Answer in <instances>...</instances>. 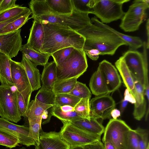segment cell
Returning <instances> with one entry per match:
<instances>
[{"mask_svg": "<svg viewBox=\"0 0 149 149\" xmlns=\"http://www.w3.org/2000/svg\"><path fill=\"white\" fill-rule=\"evenodd\" d=\"M43 25L44 38L41 52L51 54L69 47L83 49L85 39L77 32L58 24L48 23Z\"/></svg>", "mask_w": 149, "mask_h": 149, "instance_id": "obj_1", "label": "cell"}, {"mask_svg": "<svg viewBox=\"0 0 149 149\" xmlns=\"http://www.w3.org/2000/svg\"><path fill=\"white\" fill-rule=\"evenodd\" d=\"M77 32L85 39L84 51L93 49L99 52L100 55H113L120 46L127 45L112 32L91 23Z\"/></svg>", "mask_w": 149, "mask_h": 149, "instance_id": "obj_2", "label": "cell"}, {"mask_svg": "<svg viewBox=\"0 0 149 149\" xmlns=\"http://www.w3.org/2000/svg\"><path fill=\"white\" fill-rule=\"evenodd\" d=\"M143 53L136 50L129 49L122 56L132 75L144 86L145 95L149 100L148 63L146 42H143Z\"/></svg>", "mask_w": 149, "mask_h": 149, "instance_id": "obj_3", "label": "cell"}, {"mask_svg": "<svg viewBox=\"0 0 149 149\" xmlns=\"http://www.w3.org/2000/svg\"><path fill=\"white\" fill-rule=\"evenodd\" d=\"M88 67L86 55L83 49L74 48L68 58L57 66L56 82L74 78H78Z\"/></svg>", "mask_w": 149, "mask_h": 149, "instance_id": "obj_4", "label": "cell"}, {"mask_svg": "<svg viewBox=\"0 0 149 149\" xmlns=\"http://www.w3.org/2000/svg\"><path fill=\"white\" fill-rule=\"evenodd\" d=\"M31 18L42 15H70L73 11L71 0H31L29 3Z\"/></svg>", "mask_w": 149, "mask_h": 149, "instance_id": "obj_5", "label": "cell"}, {"mask_svg": "<svg viewBox=\"0 0 149 149\" xmlns=\"http://www.w3.org/2000/svg\"><path fill=\"white\" fill-rule=\"evenodd\" d=\"M130 0H93L91 13L100 19L103 23H109L121 19L124 12L123 4Z\"/></svg>", "mask_w": 149, "mask_h": 149, "instance_id": "obj_6", "label": "cell"}, {"mask_svg": "<svg viewBox=\"0 0 149 149\" xmlns=\"http://www.w3.org/2000/svg\"><path fill=\"white\" fill-rule=\"evenodd\" d=\"M0 116L15 123L22 119L18 110L17 90L15 86H0Z\"/></svg>", "mask_w": 149, "mask_h": 149, "instance_id": "obj_7", "label": "cell"}, {"mask_svg": "<svg viewBox=\"0 0 149 149\" xmlns=\"http://www.w3.org/2000/svg\"><path fill=\"white\" fill-rule=\"evenodd\" d=\"M88 14L73 10L70 15H45L33 19L39 20L42 24L49 23L58 24L77 32L91 23Z\"/></svg>", "mask_w": 149, "mask_h": 149, "instance_id": "obj_8", "label": "cell"}, {"mask_svg": "<svg viewBox=\"0 0 149 149\" xmlns=\"http://www.w3.org/2000/svg\"><path fill=\"white\" fill-rule=\"evenodd\" d=\"M149 0L134 1L121 18L120 28L126 32L137 30L146 18V11L149 8Z\"/></svg>", "mask_w": 149, "mask_h": 149, "instance_id": "obj_9", "label": "cell"}, {"mask_svg": "<svg viewBox=\"0 0 149 149\" xmlns=\"http://www.w3.org/2000/svg\"><path fill=\"white\" fill-rule=\"evenodd\" d=\"M131 129L124 121L111 119L105 128L103 142L109 141L114 145L116 149H126Z\"/></svg>", "mask_w": 149, "mask_h": 149, "instance_id": "obj_10", "label": "cell"}, {"mask_svg": "<svg viewBox=\"0 0 149 149\" xmlns=\"http://www.w3.org/2000/svg\"><path fill=\"white\" fill-rule=\"evenodd\" d=\"M59 132L62 139L70 147L83 146L101 140V136L90 133L69 121L62 122Z\"/></svg>", "mask_w": 149, "mask_h": 149, "instance_id": "obj_11", "label": "cell"}, {"mask_svg": "<svg viewBox=\"0 0 149 149\" xmlns=\"http://www.w3.org/2000/svg\"><path fill=\"white\" fill-rule=\"evenodd\" d=\"M91 118L104 120L110 118L116 103L109 94L95 96L90 101Z\"/></svg>", "mask_w": 149, "mask_h": 149, "instance_id": "obj_12", "label": "cell"}, {"mask_svg": "<svg viewBox=\"0 0 149 149\" xmlns=\"http://www.w3.org/2000/svg\"><path fill=\"white\" fill-rule=\"evenodd\" d=\"M21 31L20 29L12 32L0 35V52L11 59L17 55L22 45Z\"/></svg>", "mask_w": 149, "mask_h": 149, "instance_id": "obj_13", "label": "cell"}, {"mask_svg": "<svg viewBox=\"0 0 149 149\" xmlns=\"http://www.w3.org/2000/svg\"><path fill=\"white\" fill-rule=\"evenodd\" d=\"M0 129L15 137L21 144L27 147L36 144L35 141L29 136V127L15 124L1 117Z\"/></svg>", "mask_w": 149, "mask_h": 149, "instance_id": "obj_14", "label": "cell"}, {"mask_svg": "<svg viewBox=\"0 0 149 149\" xmlns=\"http://www.w3.org/2000/svg\"><path fill=\"white\" fill-rule=\"evenodd\" d=\"M106 84L109 93H113L120 86V77L115 67L107 61L104 60L100 62L98 68Z\"/></svg>", "mask_w": 149, "mask_h": 149, "instance_id": "obj_15", "label": "cell"}, {"mask_svg": "<svg viewBox=\"0 0 149 149\" xmlns=\"http://www.w3.org/2000/svg\"><path fill=\"white\" fill-rule=\"evenodd\" d=\"M38 149H70V147L62 138L59 132H45L40 130Z\"/></svg>", "mask_w": 149, "mask_h": 149, "instance_id": "obj_16", "label": "cell"}, {"mask_svg": "<svg viewBox=\"0 0 149 149\" xmlns=\"http://www.w3.org/2000/svg\"><path fill=\"white\" fill-rule=\"evenodd\" d=\"M11 77L14 86L21 92L29 85V82L24 68L21 62L10 59Z\"/></svg>", "mask_w": 149, "mask_h": 149, "instance_id": "obj_17", "label": "cell"}, {"mask_svg": "<svg viewBox=\"0 0 149 149\" xmlns=\"http://www.w3.org/2000/svg\"><path fill=\"white\" fill-rule=\"evenodd\" d=\"M44 38L43 24L39 20L34 19L26 45L29 47L41 52Z\"/></svg>", "mask_w": 149, "mask_h": 149, "instance_id": "obj_18", "label": "cell"}, {"mask_svg": "<svg viewBox=\"0 0 149 149\" xmlns=\"http://www.w3.org/2000/svg\"><path fill=\"white\" fill-rule=\"evenodd\" d=\"M115 65L127 89L134 97L136 102L134 105H136L138 102V96L135 89L134 80L122 56L116 61Z\"/></svg>", "mask_w": 149, "mask_h": 149, "instance_id": "obj_19", "label": "cell"}, {"mask_svg": "<svg viewBox=\"0 0 149 149\" xmlns=\"http://www.w3.org/2000/svg\"><path fill=\"white\" fill-rule=\"evenodd\" d=\"M91 22L96 25L107 29L115 33L127 43L129 46V49L136 50L143 45V42L139 37L129 36L120 32L102 23L95 17L91 19Z\"/></svg>", "mask_w": 149, "mask_h": 149, "instance_id": "obj_20", "label": "cell"}, {"mask_svg": "<svg viewBox=\"0 0 149 149\" xmlns=\"http://www.w3.org/2000/svg\"><path fill=\"white\" fill-rule=\"evenodd\" d=\"M21 63L23 65L32 91L41 87V75L37 66L22 54Z\"/></svg>", "mask_w": 149, "mask_h": 149, "instance_id": "obj_21", "label": "cell"}, {"mask_svg": "<svg viewBox=\"0 0 149 149\" xmlns=\"http://www.w3.org/2000/svg\"><path fill=\"white\" fill-rule=\"evenodd\" d=\"M132 76L138 96V102L137 104L134 105L133 115L135 119L140 120L144 117L146 111V104L144 96L145 88L140 81Z\"/></svg>", "mask_w": 149, "mask_h": 149, "instance_id": "obj_22", "label": "cell"}, {"mask_svg": "<svg viewBox=\"0 0 149 149\" xmlns=\"http://www.w3.org/2000/svg\"><path fill=\"white\" fill-rule=\"evenodd\" d=\"M70 122L90 133L100 136L105 129L97 119L93 118H91L90 120L82 118Z\"/></svg>", "mask_w": 149, "mask_h": 149, "instance_id": "obj_23", "label": "cell"}, {"mask_svg": "<svg viewBox=\"0 0 149 149\" xmlns=\"http://www.w3.org/2000/svg\"><path fill=\"white\" fill-rule=\"evenodd\" d=\"M41 76L43 87L52 91L53 85L57 79V65L54 61L48 62L44 66Z\"/></svg>", "mask_w": 149, "mask_h": 149, "instance_id": "obj_24", "label": "cell"}, {"mask_svg": "<svg viewBox=\"0 0 149 149\" xmlns=\"http://www.w3.org/2000/svg\"><path fill=\"white\" fill-rule=\"evenodd\" d=\"M20 51L36 66H44L51 56V54L35 50L28 47L26 44L22 45Z\"/></svg>", "mask_w": 149, "mask_h": 149, "instance_id": "obj_25", "label": "cell"}, {"mask_svg": "<svg viewBox=\"0 0 149 149\" xmlns=\"http://www.w3.org/2000/svg\"><path fill=\"white\" fill-rule=\"evenodd\" d=\"M89 86L92 93L95 96L109 94L98 68L92 75L90 80Z\"/></svg>", "mask_w": 149, "mask_h": 149, "instance_id": "obj_26", "label": "cell"}, {"mask_svg": "<svg viewBox=\"0 0 149 149\" xmlns=\"http://www.w3.org/2000/svg\"><path fill=\"white\" fill-rule=\"evenodd\" d=\"M10 58L0 52V82L2 85L14 86L11 77Z\"/></svg>", "mask_w": 149, "mask_h": 149, "instance_id": "obj_27", "label": "cell"}, {"mask_svg": "<svg viewBox=\"0 0 149 149\" xmlns=\"http://www.w3.org/2000/svg\"><path fill=\"white\" fill-rule=\"evenodd\" d=\"M53 106L42 103L35 99L29 102L24 117L29 120L41 116L45 110Z\"/></svg>", "mask_w": 149, "mask_h": 149, "instance_id": "obj_28", "label": "cell"}, {"mask_svg": "<svg viewBox=\"0 0 149 149\" xmlns=\"http://www.w3.org/2000/svg\"><path fill=\"white\" fill-rule=\"evenodd\" d=\"M32 92L30 84L21 92L17 91L18 110L21 117H25V113L30 102L31 96Z\"/></svg>", "mask_w": 149, "mask_h": 149, "instance_id": "obj_29", "label": "cell"}, {"mask_svg": "<svg viewBox=\"0 0 149 149\" xmlns=\"http://www.w3.org/2000/svg\"><path fill=\"white\" fill-rule=\"evenodd\" d=\"M31 14L30 8L18 5L0 13V22L6 21L20 15H26Z\"/></svg>", "mask_w": 149, "mask_h": 149, "instance_id": "obj_30", "label": "cell"}, {"mask_svg": "<svg viewBox=\"0 0 149 149\" xmlns=\"http://www.w3.org/2000/svg\"><path fill=\"white\" fill-rule=\"evenodd\" d=\"M77 79L74 78L55 82L52 88V91L55 95L69 93L77 82Z\"/></svg>", "mask_w": 149, "mask_h": 149, "instance_id": "obj_31", "label": "cell"}, {"mask_svg": "<svg viewBox=\"0 0 149 149\" xmlns=\"http://www.w3.org/2000/svg\"><path fill=\"white\" fill-rule=\"evenodd\" d=\"M52 115L60 120L62 122L69 121L82 118L75 111L64 112L61 109L59 106H53Z\"/></svg>", "mask_w": 149, "mask_h": 149, "instance_id": "obj_32", "label": "cell"}, {"mask_svg": "<svg viewBox=\"0 0 149 149\" xmlns=\"http://www.w3.org/2000/svg\"><path fill=\"white\" fill-rule=\"evenodd\" d=\"M29 131V136L38 146L39 143V136L41 128V116L28 120Z\"/></svg>", "mask_w": 149, "mask_h": 149, "instance_id": "obj_33", "label": "cell"}, {"mask_svg": "<svg viewBox=\"0 0 149 149\" xmlns=\"http://www.w3.org/2000/svg\"><path fill=\"white\" fill-rule=\"evenodd\" d=\"M89 98H82L74 107V111L82 118L90 120V111Z\"/></svg>", "mask_w": 149, "mask_h": 149, "instance_id": "obj_34", "label": "cell"}, {"mask_svg": "<svg viewBox=\"0 0 149 149\" xmlns=\"http://www.w3.org/2000/svg\"><path fill=\"white\" fill-rule=\"evenodd\" d=\"M80 99L69 93L57 94L55 95L54 105L59 106L68 105L74 107Z\"/></svg>", "mask_w": 149, "mask_h": 149, "instance_id": "obj_35", "label": "cell"}, {"mask_svg": "<svg viewBox=\"0 0 149 149\" xmlns=\"http://www.w3.org/2000/svg\"><path fill=\"white\" fill-rule=\"evenodd\" d=\"M56 95L52 91L41 87L37 93L35 99L45 104L54 105Z\"/></svg>", "mask_w": 149, "mask_h": 149, "instance_id": "obj_36", "label": "cell"}, {"mask_svg": "<svg viewBox=\"0 0 149 149\" xmlns=\"http://www.w3.org/2000/svg\"><path fill=\"white\" fill-rule=\"evenodd\" d=\"M69 94L80 99H91V93L86 84L78 81Z\"/></svg>", "mask_w": 149, "mask_h": 149, "instance_id": "obj_37", "label": "cell"}, {"mask_svg": "<svg viewBox=\"0 0 149 149\" xmlns=\"http://www.w3.org/2000/svg\"><path fill=\"white\" fill-rule=\"evenodd\" d=\"M30 15L22 16L8 24L0 32V35L8 33L19 29L31 18L29 17Z\"/></svg>", "mask_w": 149, "mask_h": 149, "instance_id": "obj_38", "label": "cell"}, {"mask_svg": "<svg viewBox=\"0 0 149 149\" xmlns=\"http://www.w3.org/2000/svg\"><path fill=\"white\" fill-rule=\"evenodd\" d=\"M73 10L76 12L91 13L93 0H71Z\"/></svg>", "mask_w": 149, "mask_h": 149, "instance_id": "obj_39", "label": "cell"}, {"mask_svg": "<svg viewBox=\"0 0 149 149\" xmlns=\"http://www.w3.org/2000/svg\"><path fill=\"white\" fill-rule=\"evenodd\" d=\"M19 141L17 139L7 132L0 129V145L10 148L18 145Z\"/></svg>", "mask_w": 149, "mask_h": 149, "instance_id": "obj_40", "label": "cell"}, {"mask_svg": "<svg viewBox=\"0 0 149 149\" xmlns=\"http://www.w3.org/2000/svg\"><path fill=\"white\" fill-rule=\"evenodd\" d=\"M74 48L72 47L62 48L55 52L51 54L57 66L61 65L68 58Z\"/></svg>", "mask_w": 149, "mask_h": 149, "instance_id": "obj_41", "label": "cell"}, {"mask_svg": "<svg viewBox=\"0 0 149 149\" xmlns=\"http://www.w3.org/2000/svg\"><path fill=\"white\" fill-rule=\"evenodd\" d=\"M135 130L137 136L139 149H147L149 147L148 131L140 127H138Z\"/></svg>", "mask_w": 149, "mask_h": 149, "instance_id": "obj_42", "label": "cell"}, {"mask_svg": "<svg viewBox=\"0 0 149 149\" xmlns=\"http://www.w3.org/2000/svg\"><path fill=\"white\" fill-rule=\"evenodd\" d=\"M126 149H139L137 134L135 130L130 131Z\"/></svg>", "mask_w": 149, "mask_h": 149, "instance_id": "obj_43", "label": "cell"}, {"mask_svg": "<svg viewBox=\"0 0 149 149\" xmlns=\"http://www.w3.org/2000/svg\"><path fill=\"white\" fill-rule=\"evenodd\" d=\"M16 0H0V13L7 9L15 7Z\"/></svg>", "mask_w": 149, "mask_h": 149, "instance_id": "obj_44", "label": "cell"}, {"mask_svg": "<svg viewBox=\"0 0 149 149\" xmlns=\"http://www.w3.org/2000/svg\"><path fill=\"white\" fill-rule=\"evenodd\" d=\"M53 106L47 109L43 112L41 116V124L43 125L49 122L52 115V112Z\"/></svg>", "mask_w": 149, "mask_h": 149, "instance_id": "obj_45", "label": "cell"}, {"mask_svg": "<svg viewBox=\"0 0 149 149\" xmlns=\"http://www.w3.org/2000/svg\"><path fill=\"white\" fill-rule=\"evenodd\" d=\"M81 146L84 149H104L103 144L100 140Z\"/></svg>", "mask_w": 149, "mask_h": 149, "instance_id": "obj_46", "label": "cell"}, {"mask_svg": "<svg viewBox=\"0 0 149 149\" xmlns=\"http://www.w3.org/2000/svg\"><path fill=\"white\" fill-rule=\"evenodd\" d=\"M124 99L132 104H134L136 102L134 97L127 88L125 91Z\"/></svg>", "mask_w": 149, "mask_h": 149, "instance_id": "obj_47", "label": "cell"}, {"mask_svg": "<svg viewBox=\"0 0 149 149\" xmlns=\"http://www.w3.org/2000/svg\"><path fill=\"white\" fill-rule=\"evenodd\" d=\"M24 16L25 15H20L6 21L0 22V32H1L2 30L8 24L22 16Z\"/></svg>", "mask_w": 149, "mask_h": 149, "instance_id": "obj_48", "label": "cell"}, {"mask_svg": "<svg viewBox=\"0 0 149 149\" xmlns=\"http://www.w3.org/2000/svg\"><path fill=\"white\" fill-rule=\"evenodd\" d=\"M104 149H116L114 145L109 141L103 142Z\"/></svg>", "mask_w": 149, "mask_h": 149, "instance_id": "obj_49", "label": "cell"}, {"mask_svg": "<svg viewBox=\"0 0 149 149\" xmlns=\"http://www.w3.org/2000/svg\"><path fill=\"white\" fill-rule=\"evenodd\" d=\"M59 107L61 110L64 112H68L74 111V107L70 105H65Z\"/></svg>", "mask_w": 149, "mask_h": 149, "instance_id": "obj_50", "label": "cell"}, {"mask_svg": "<svg viewBox=\"0 0 149 149\" xmlns=\"http://www.w3.org/2000/svg\"><path fill=\"white\" fill-rule=\"evenodd\" d=\"M111 115L113 119H116L121 115V114L119 110L115 108L112 111Z\"/></svg>", "mask_w": 149, "mask_h": 149, "instance_id": "obj_51", "label": "cell"}, {"mask_svg": "<svg viewBox=\"0 0 149 149\" xmlns=\"http://www.w3.org/2000/svg\"><path fill=\"white\" fill-rule=\"evenodd\" d=\"M128 102L127 100H124V99L121 101L120 106V110H119L121 115L123 113L124 111L127 106Z\"/></svg>", "mask_w": 149, "mask_h": 149, "instance_id": "obj_52", "label": "cell"}, {"mask_svg": "<svg viewBox=\"0 0 149 149\" xmlns=\"http://www.w3.org/2000/svg\"><path fill=\"white\" fill-rule=\"evenodd\" d=\"M149 19H148L147 21V22L146 23V33H147V42H146V48L147 49H148L149 48Z\"/></svg>", "mask_w": 149, "mask_h": 149, "instance_id": "obj_53", "label": "cell"}, {"mask_svg": "<svg viewBox=\"0 0 149 149\" xmlns=\"http://www.w3.org/2000/svg\"><path fill=\"white\" fill-rule=\"evenodd\" d=\"M70 149H84L83 147L81 146L71 147Z\"/></svg>", "mask_w": 149, "mask_h": 149, "instance_id": "obj_54", "label": "cell"}, {"mask_svg": "<svg viewBox=\"0 0 149 149\" xmlns=\"http://www.w3.org/2000/svg\"><path fill=\"white\" fill-rule=\"evenodd\" d=\"M35 149H38L37 145L36 144L35 145Z\"/></svg>", "mask_w": 149, "mask_h": 149, "instance_id": "obj_55", "label": "cell"}, {"mask_svg": "<svg viewBox=\"0 0 149 149\" xmlns=\"http://www.w3.org/2000/svg\"><path fill=\"white\" fill-rule=\"evenodd\" d=\"M149 149V147H148V149Z\"/></svg>", "mask_w": 149, "mask_h": 149, "instance_id": "obj_56", "label": "cell"}]
</instances>
